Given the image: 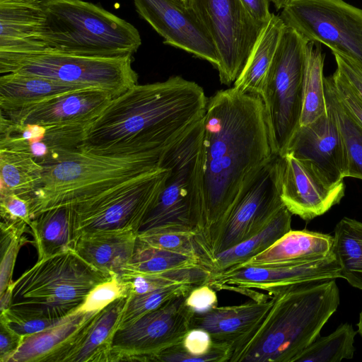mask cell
<instances>
[{
    "label": "cell",
    "mask_w": 362,
    "mask_h": 362,
    "mask_svg": "<svg viewBox=\"0 0 362 362\" xmlns=\"http://www.w3.org/2000/svg\"><path fill=\"white\" fill-rule=\"evenodd\" d=\"M96 313L75 310L55 325L25 337L8 362H64Z\"/></svg>",
    "instance_id": "cell-23"
},
{
    "label": "cell",
    "mask_w": 362,
    "mask_h": 362,
    "mask_svg": "<svg viewBox=\"0 0 362 362\" xmlns=\"http://www.w3.org/2000/svg\"><path fill=\"white\" fill-rule=\"evenodd\" d=\"M280 196L284 206L305 221L321 216L344 195V182H333L311 163L289 153L279 156Z\"/></svg>",
    "instance_id": "cell-16"
},
{
    "label": "cell",
    "mask_w": 362,
    "mask_h": 362,
    "mask_svg": "<svg viewBox=\"0 0 362 362\" xmlns=\"http://www.w3.org/2000/svg\"><path fill=\"white\" fill-rule=\"evenodd\" d=\"M138 14L163 38V43L219 64L214 44L194 15L175 0H133Z\"/></svg>",
    "instance_id": "cell-18"
},
{
    "label": "cell",
    "mask_w": 362,
    "mask_h": 362,
    "mask_svg": "<svg viewBox=\"0 0 362 362\" xmlns=\"http://www.w3.org/2000/svg\"><path fill=\"white\" fill-rule=\"evenodd\" d=\"M127 300V297L117 299L97 313L64 362L111 361L113 337L118 329Z\"/></svg>",
    "instance_id": "cell-27"
},
{
    "label": "cell",
    "mask_w": 362,
    "mask_h": 362,
    "mask_svg": "<svg viewBox=\"0 0 362 362\" xmlns=\"http://www.w3.org/2000/svg\"><path fill=\"white\" fill-rule=\"evenodd\" d=\"M208 98L180 76L136 84L113 98L85 130L81 148L98 154H162L204 115Z\"/></svg>",
    "instance_id": "cell-2"
},
{
    "label": "cell",
    "mask_w": 362,
    "mask_h": 362,
    "mask_svg": "<svg viewBox=\"0 0 362 362\" xmlns=\"http://www.w3.org/2000/svg\"><path fill=\"white\" fill-rule=\"evenodd\" d=\"M324 60L325 54L320 44L309 42L304 62L300 126L313 123L327 112Z\"/></svg>",
    "instance_id": "cell-31"
},
{
    "label": "cell",
    "mask_w": 362,
    "mask_h": 362,
    "mask_svg": "<svg viewBox=\"0 0 362 362\" xmlns=\"http://www.w3.org/2000/svg\"><path fill=\"white\" fill-rule=\"evenodd\" d=\"M357 327H358L357 332L362 337V308H361V310L359 314V319H358V322L357 324Z\"/></svg>",
    "instance_id": "cell-50"
},
{
    "label": "cell",
    "mask_w": 362,
    "mask_h": 362,
    "mask_svg": "<svg viewBox=\"0 0 362 362\" xmlns=\"http://www.w3.org/2000/svg\"><path fill=\"white\" fill-rule=\"evenodd\" d=\"M187 295L173 298L117 329L112 342L111 361H149L151 356L181 343L192 328L195 314L185 303Z\"/></svg>",
    "instance_id": "cell-14"
},
{
    "label": "cell",
    "mask_w": 362,
    "mask_h": 362,
    "mask_svg": "<svg viewBox=\"0 0 362 362\" xmlns=\"http://www.w3.org/2000/svg\"><path fill=\"white\" fill-rule=\"evenodd\" d=\"M195 234L186 232L146 230L138 233L141 241L155 247L199 257Z\"/></svg>",
    "instance_id": "cell-40"
},
{
    "label": "cell",
    "mask_w": 362,
    "mask_h": 362,
    "mask_svg": "<svg viewBox=\"0 0 362 362\" xmlns=\"http://www.w3.org/2000/svg\"><path fill=\"white\" fill-rule=\"evenodd\" d=\"M175 1L181 5L186 6V0H175Z\"/></svg>",
    "instance_id": "cell-51"
},
{
    "label": "cell",
    "mask_w": 362,
    "mask_h": 362,
    "mask_svg": "<svg viewBox=\"0 0 362 362\" xmlns=\"http://www.w3.org/2000/svg\"><path fill=\"white\" fill-rule=\"evenodd\" d=\"M292 214L284 206L258 233L202 262L211 273L237 267L269 247L291 230Z\"/></svg>",
    "instance_id": "cell-29"
},
{
    "label": "cell",
    "mask_w": 362,
    "mask_h": 362,
    "mask_svg": "<svg viewBox=\"0 0 362 362\" xmlns=\"http://www.w3.org/2000/svg\"><path fill=\"white\" fill-rule=\"evenodd\" d=\"M327 107V113L315 122L299 127L284 153L309 161L330 181L337 183L348 177V160L337 122L328 103Z\"/></svg>",
    "instance_id": "cell-20"
},
{
    "label": "cell",
    "mask_w": 362,
    "mask_h": 362,
    "mask_svg": "<svg viewBox=\"0 0 362 362\" xmlns=\"http://www.w3.org/2000/svg\"><path fill=\"white\" fill-rule=\"evenodd\" d=\"M28 227L27 225L1 221L0 293L12 281L11 276L18 251L28 242L23 233Z\"/></svg>",
    "instance_id": "cell-38"
},
{
    "label": "cell",
    "mask_w": 362,
    "mask_h": 362,
    "mask_svg": "<svg viewBox=\"0 0 362 362\" xmlns=\"http://www.w3.org/2000/svg\"><path fill=\"white\" fill-rule=\"evenodd\" d=\"M170 170L157 169L73 207L76 236L115 229L138 233L146 214L156 203Z\"/></svg>",
    "instance_id": "cell-10"
},
{
    "label": "cell",
    "mask_w": 362,
    "mask_h": 362,
    "mask_svg": "<svg viewBox=\"0 0 362 362\" xmlns=\"http://www.w3.org/2000/svg\"><path fill=\"white\" fill-rule=\"evenodd\" d=\"M108 275L85 261L73 247L37 259L14 281L10 308L52 319L74 312Z\"/></svg>",
    "instance_id": "cell-6"
},
{
    "label": "cell",
    "mask_w": 362,
    "mask_h": 362,
    "mask_svg": "<svg viewBox=\"0 0 362 362\" xmlns=\"http://www.w3.org/2000/svg\"><path fill=\"white\" fill-rule=\"evenodd\" d=\"M281 10L286 27L362 66V9L344 0H291Z\"/></svg>",
    "instance_id": "cell-11"
},
{
    "label": "cell",
    "mask_w": 362,
    "mask_h": 362,
    "mask_svg": "<svg viewBox=\"0 0 362 362\" xmlns=\"http://www.w3.org/2000/svg\"><path fill=\"white\" fill-rule=\"evenodd\" d=\"M62 320L24 313L11 308L0 314V322L23 337L51 327Z\"/></svg>",
    "instance_id": "cell-41"
},
{
    "label": "cell",
    "mask_w": 362,
    "mask_h": 362,
    "mask_svg": "<svg viewBox=\"0 0 362 362\" xmlns=\"http://www.w3.org/2000/svg\"><path fill=\"white\" fill-rule=\"evenodd\" d=\"M280 159L274 155L244 189L222 220L195 240L201 263L258 233L284 206L280 196Z\"/></svg>",
    "instance_id": "cell-9"
},
{
    "label": "cell",
    "mask_w": 362,
    "mask_h": 362,
    "mask_svg": "<svg viewBox=\"0 0 362 362\" xmlns=\"http://www.w3.org/2000/svg\"><path fill=\"white\" fill-rule=\"evenodd\" d=\"M271 297L264 320L233 350L229 362H292L320 337L340 302L335 279L293 284Z\"/></svg>",
    "instance_id": "cell-3"
},
{
    "label": "cell",
    "mask_w": 362,
    "mask_h": 362,
    "mask_svg": "<svg viewBox=\"0 0 362 362\" xmlns=\"http://www.w3.org/2000/svg\"><path fill=\"white\" fill-rule=\"evenodd\" d=\"M332 252L341 269V278L362 290V222L344 217L336 225Z\"/></svg>",
    "instance_id": "cell-32"
},
{
    "label": "cell",
    "mask_w": 362,
    "mask_h": 362,
    "mask_svg": "<svg viewBox=\"0 0 362 362\" xmlns=\"http://www.w3.org/2000/svg\"><path fill=\"white\" fill-rule=\"evenodd\" d=\"M41 4L47 51L117 56L134 54L141 45L132 24L93 3L41 0Z\"/></svg>",
    "instance_id": "cell-5"
},
{
    "label": "cell",
    "mask_w": 362,
    "mask_h": 362,
    "mask_svg": "<svg viewBox=\"0 0 362 362\" xmlns=\"http://www.w3.org/2000/svg\"><path fill=\"white\" fill-rule=\"evenodd\" d=\"M41 0H0V73L48 50Z\"/></svg>",
    "instance_id": "cell-17"
},
{
    "label": "cell",
    "mask_w": 362,
    "mask_h": 362,
    "mask_svg": "<svg viewBox=\"0 0 362 362\" xmlns=\"http://www.w3.org/2000/svg\"><path fill=\"white\" fill-rule=\"evenodd\" d=\"M132 62L131 54L103 56L47 51L23 61L11 73L100 89L115 98L138 83Z\"/></svg>",
    "instance_id": "cell-12"
},
{
    "label": "cell",
    "mask_w": 362,
    "mask_h": 362,
    "mask_svg": "<svg viewBox=\"0 0 362 362\" xmlns=\"http://www.w3.org/2000/svg\"><path fill=\"white\" fill-rule=\"evenodd\" d=\"M327 78L339 101L362 126L361 95L337 69Z\"/></svg>",
    "instance_id": "cell-43"
},
{
    "label": "cell",
    "mask_w": 362,
    "mask_h": 362,
    "mask_svg": "<svg viewBox=\"0 0 362 362\" xmlns=\"http://www.w3.org/2000/svg\"><path fill=\"white\" fill-rule=\"evenodd\" d=\"M197 267H204L199 257L155 247L138 238L133 257L120 276L158 275Z\"/></svg>",
    "instance_id": "cell-33"
},
{
    "label": "cell",
    "mask_w": 362,
    "mask_h": 362,
    "mask_svg": "<svg viewBox=\"0 0 362 362\" xmlns=\"http://www.w3.org/2000/svg\"><path fill=\"white\" fill-rule=\"evenodd\" d=\"M259 95L234 87L208 99L203 117V202L197 240L217 225L274 157Z\"/></svg>",
    "instance_id": "cell-1"
},
{
    "label": "cell",
    "mask_w": 362,
    "mask_h": 362,
    "mask_svg": "<svg viewBox=\"0 0 362 362\" xmlns=\"http://www.w3.org/2000/svg\"><path fill=\"white\" fill-rule=\"evenodd\" d=\"M87 126L22 124L1 113L0 148L24 153L42 166L81 146Z\"/></svg>",
    "instance_id": "cell-19"
},
{
    "label": "cell",
    "mask_w": 362,
    "mask_h": 362,
    "mask_svg": "<svg viewBox=\"0 0 362 362\" xmlns=\"http://www.w3.org/2000/svg\"><path fill=\"white\" fill-rule=\"evenodd\" d=\"M162 154L103 155L81 147L43 166L30 196L33 218L44 211L74 206L159 168Z\"/></svg>",
    "instance_id": "cell-4"
},
{
    "label": "cell",
    "mask_w": 362,
    "mask_h": 362,
    "mask_svg": "<svg viewBox=\"0 0 362 362\" xmlns=\"http://www.w3.org/2000/svg\"><path fill=\"white\" fill-rule=\"evenodd\" d=\"M286 26L274 13L262 27L233 87L241 93L261 95L262 87Z\"/></svg>",
    "instance_id": "cell-28"
},
{
    "label": "cell",
    "mask_w": 362,
    "mask_h": 362,
    "mask_svg": "<svg viewBox=\"0 0 362 362\" xmlns=\"http://www.w3.org/2000/svg\"><path fill=\"white\" fill-rule=\"evenodd\" d=\"M23 337L18 334L4 324L0 322V361L8 362L18 349Z\"/></svg>",
    "instance_id": "cell-46"
},
{
    "label": "cell",
    "mask_w": 362,
    "mask_h": 362,
    "mask_svg": "<svg viewBox=\"0 0 362 362\" xmlns=\"http://www.w3.org/2000/svg\"><path fill=\"white\" fill-rule=\"evenodd\" d=\"M1 221L17 225L30 226L32 219V199L14 193L0 194Z\"/></svg>",
    "instance_id": "cell-42"
},
{
    "label": "cell",
    "mask_w": 362,
    "mask_h": 362,
    "mask_svg": "<svg viewBox=\"0 0 362 362\" xmlns=\"http://www.w3.org/2000/svg\"><path fill=\"white\" fill-rule=\"evenodd\" d=\"M48 78L20 73L0 77L1 111L8 112L25 108L68 93L90 89ZM97 89V88H96Z\"/></svg>",
    "instance_id": "cell-26"
},
{
    "label": "cell",
    "mask_w": 362,
    "mask_h": 362,
    "mask_svg": "<svg viewBox=\"0 0 362 362\" xmlns=\"http://www.w3.org/2000/svg\"><path fill=\"white\" fill-rule=\"evenodd\" d=\"M332 246L333 236L330 235L308 230H291L267 250L238 266H269L314 261L328 255Z\"/></svg>",
    "instance_id": "cell-25"
},
{
    "label": "cell",
    "mask_w": 362,
    "mask_h": 362,
    "mask_svg": "<svg viewBox=\"0 0 362 362\" xmlns=\"http://www.w3.org/2000/svg\"><path fill=\"white\" fill-rule=\"evenodd\" d=\"M202 136L203 117L162 153L159 167L170 173L138 233L165 230L197 235L202 216Z\"/></svg>",
    "instance_id": "cell-7"
},
{
    "label": "cell",
    "mask_w": 362,
    "mask_h": 362,
    "mask_svg": "<svg viewBox=\"0 0 362 362\" xmlns=\"http://www.w3.org/2000/svg\"><path fill=\"white\" fill-rule=\"evenodd\" d=\"M185 303L195 313L202 314L218 306V297L216 290L204 283L191 290Z\"/></svg>",
    "instance_id": "cell-44"
},
{
    "label": "cell",
    "mask_w": 362,
    "mask_h": 362,
    "mask_svg": "<svg viewBox=\"0 0 362 362\" xmlns=\"http://www.w3.org/2000/svg\"><path fill=\"white\" fill-rule=\"evenodd\" d=\"M197 285L179 284L151 292L127 297L118 329L133 323L144 315L158 309L173 298L187 295Z\"/></svg>",
    "instance_id": "cell-37"
},
{
    "label": "cell",
    "mask_w": 362,
    "mask_h": 362,
    "mask_svg": "<svg viewBox=\"0 0 362 362\" xmlns=\"http://www.w3.org/2000/svg\"><path fill=\"white\" fill-rule=\"evenodd\" d=\"M337 69L346 78L362 97V66L339 53L332 52Z\"/></svg>",
    "instance_id": "cell-45"
},
{
    "label": "cell",
    "mask_w": 362,
    "mask_h": 362,
    "mask_svg": "<svg viewBox=\"0 0 362 362\" xmlns=\"http://www.w3.org/2000/svg\"><path fill=\"white\" fill-rule=\"evenodd\" d=\"M291 0H271L277 10L282 9Z\"/></svg>",
    "instance_id": "cell-49"
},
{
    "label": "cell",
    "mask_w": 362,
    "mask_h": 362,
    "mask_svg": "<svg viewBox=\"0 0 362 362\" xmlns=\"http://www.w3.org/2000/svg\"><path fill=\"white\" fill-rule=\"evenodd\" d=\"M356 333L351 325L341 324L328 336L318 337L292 362H338L344 358H352Z\"/></svg>",
    "instance_id": "cell-36"
},
{
    "label": "cell",
    "mask_w": 362,
    "mask_h": 362,
    "mask_svg": "<svg viewBox=\"0 0 362 362\" xmlns=\"http://www.w3.org/2000/svg\"><path fill=\"white\" fill-rule=\"evenodd\" d=\"M186 6L214 44L221 83L230 85L241 73L264 24L256 21L240 0H186Z\"/></svg>",
    "instance_id": "cell-13"
},
{
    "label": "cell",
    "mask_w": 362,
    "mask_h": 362,
    "mask_svg": "<svg viewBox=\"0 0 362 362\" xmlns=\"http://www.w3.org/2000/svg\"><path fill=\"white\" fill-rule=\"evenodd\" d=\"M309 43L286 27L260 95L274 155L284 153L300 127L305 52Z\"/></svg>",
    "instance_id": "cell-8"
},
{
    "label": "cell",
    "mask_w": 362,
    "mask_h": 362,
    "mask_svg": "<svg viewBox=\"0 0 362 362\" xmlns=\"http://www.w3.org/2000/svg\"><path fill=\"white\" fill-rule=\"evenodd\" d=\"M341 278L332 252L307 262L269 266H238L211 273L205 284L215 290L235 291L252 300H266L279 288L293 284Z\"/></svg>",
    "instance_id": "cell-15"
},
{
    "label": "cell",
    "mask_w": 362,
    "mask_h": 362,
    "mask_svg": "<svg viewBox=\"0 0 362 362\" xmlns=\"http://www.w3.org/2000/svg\"><path fill=\"white\" fill-rule=\"evenodd\" d=\"M29 228L37 259L73 247L76 238L74 210L66 206L44 211L33 218Z\"/></svg>",
    "instance_id": "cell-30"
},
{
    "label": "cell",
    "mask_w": 362,
    "mask_h": 362,
    "mask_svg": "<svg viewBox=\"0 0 362 362\" xmlns=\"http://www.w3.org/2000/svg\"><path fill=\"white\" fill-rule=\"evenodd\" d=\"M43 170L24 153L0 148V194L30 197L40 185Z\"/></svg>",
    "instance_id": "cell-34"
},
{
    "label": "cell",
    "mask_w": 362,
    "mask_h": 362,
    "mask_svg": "<svg viewBox=\"0 0 362 362\" xmlns=\"http://www.w3.org/2000/svg\"><path fill=\"white\" fill-rule=\"evenodd\" d=\"M248 13L257 22L264 24L270 18L271 0H240Z\"/></svg>",
    "instance_id": "cell-47"
},
{
    "label": "cell",
    "mask_w": 362,
    "mask_h": 362,
    "mask_svg": "<svg viewBox=\"0 0 362 362\" xmlns=\"http://www.w3.org/2000/svg\"><path fill=\"white\" fill-rule=\"evenodd\" d=\"M273 303L271 297L252 299L238 305L216 306L207 313H195L192 329H204L214 342L228 344L234 350L261 325Z\"/></svg>",
    "instance_id": "cell-22"
},
{
    "label": "cell",
    "mask_w": 362,
    "mask_h": 362,
    "mask_svg": "<svg viewBox=\"0 0 362 362\" xmlns=\"http://www.w3.org/2000/svg\"><path fill=\"white\" fill-rule=\"evenodd\" d=\"M325 91L346 148L348 177L362 180V126L339 101L327 77H325Z\"/></svg>",
    "instance_id": "cell-35"
},
{
    "label": "cell",
    "mask_w": 362,
    "mask_h": 362,
    "mask_svg": "<svg viewBox=\"0 0 362 362\" xmlns=\"http://www.w3.org/2000/svg\"><path fill=\"white\" fill-rule=\"evenodd\" d=\"M14 288V281H11L5 291L0 293V311L1 313L8 310L10 308L12 298H13V291Z\"/></svg>",
    "instance_id": "cell-48"
},
{
    "label": "cell",
    "mask_w": 362,
    "mask_h": 362,
    "mask_svg": "<svg viewBox=\"0 0 362 362\" xmlns=\"http://www.w3.org/2000/svg\"><path fill=\"white\" fill-rule=\"evenodd\" d=\"M128 293L127 284L121 276L112 274L108 279L95 286L88 293L83 303L76 310L96 313L116 300L127 298Z\"/></svg>",
    "instance_id": "cell-39"
},
{
    "label": "cell",
    "mask_w": 362,
    "mask_h": 362,
    "mask_svg": "<svg viewBox=\"0 0 362 362\" xmlns=\"http://www.w3.org/2000/svg\"><path fill=\"white\" fill-rule=\"evenodd\" d=\"M33 1H37V0H33Z\"/></svg>",
    "instance_id": "cell-52"
},
{
    "label": "cell",
    "mask_w": 362,
    "mask_h": 362,
    "mask_svg": "<svg viewBox=\"0 0 362 362\" xmlns=\"http://www.w3.org/2000/svg\"><path fill=\"white\" fill-rule=\"evenodd\" d=\"M137 239L138 233L132 229L99 230L78 236L73 248L98 270L121 275L133 257Z\"/></svg>",
    "instance_id": "cell-24"
},
{
    "label": "cell",
    "mask_w": 362,
    "mask_h": 362,
    "mask_svg": "<svg viewBox=\"0 0 362 362\" xmlns=\"http://www.w3.org/2000/svg\"><path fill=\"white\" fill-rule=\"evenodd\" d=\"M113 98L109 93L90 88L68 93L15 111L1 113L22 124L88 126Z\"/></svg>",
    "instance_id": "cell-21"
}]
</instances>
